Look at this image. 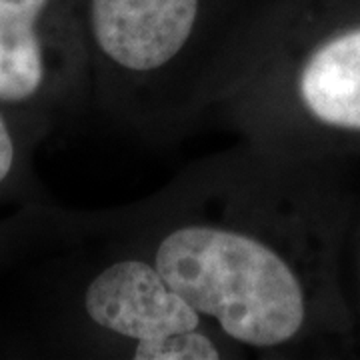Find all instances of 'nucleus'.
Segmentation results:
<instances>
[{"label":"nucleus","mask_w":360,"mask_h":360,"mask_svg":"<svg viewBox=\"0 0 360 360\" xmlns=\"http://www.w3.org/2000/svg\"><path fill=\"white\" fill-rule=\"evenodd\" d=\"M338 281L360 356V188H354L340 238Z\"/></svg>","instance_id":"5"},{"label":"nucleus","mask_w":360,"mask_h":360,"mask_svg":"<svg viewBox=\"0 0 360 360\" xmlns=\"http://www.w3.org/2000/svg\"><path fill=\"white\" fill-rule=\"evenodd\" d=\"M54 90L90 101L80 0H0V106L22 108Z\"/></svg>","instance_id":"4"},{"label":"nucleus","mask_w":360,"mask_h":360,"mask_svg":"<svg viewBox=\"0 0 360 360\" xmlns=\"http://www.w3.org/2000/svg\"><path fill=\"white\" fill-rule=\"evenodd\" d=\"M348 165L238 142L116 208L168 284L243 359L359 356L338 281Z\"/></svg>","instance_id":"1"},{"label":"nucleus","mask_w":360,"mask_h":360,"mask_svg":"<svg viewBox=\"0 0 360 360\" xmlns=\"http://www.w3.org/2000/svg\"><path fill=\"white\" fill-rule=\"evenodd\" d=\"M18 165V144L14 139L13 127L0 106V186L13 179Z\"/></svg>","instance_id":"6"},{"label":"nucleus","mask_w":360,"mask_h":360,"mask_svg":"<svg viewBox=\"0 0 360 360\" xmlns=\"http://www.w3.org/2000/svg\"><path fill=\"white\" fill-rule=\"evenodd\" d=\"M210 116L274 155L360 156V0H264Z\"/></svg>","instance_id":"2"},{"label":"nucleus","mask_w":360,"mask_h":360,"mask_svg":"<svg viewBox=\"0 0 360 360\" xmlns=\"http://www.w3.org/2000/svg\"><path fill=\"white\" fill-rule=\"evenodd\" d=\"M264 0H80L90 101L146 142L210 116Z\"/></svg>","instance_id":"3"}]
</instances>
